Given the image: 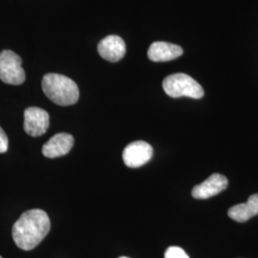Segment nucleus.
Here are the masks:
<instances>
[{"label": "nucleus", "mask_w": 258, "mask_h": 258, "mask_svg": "<svg viewBox=\"0 0 258 258\" xmlns=\"http://www.w3.org/2000/svg\"><path fill=\"white\" fill-rule=\"evenodd\" d=\"M50 118L46 111L38 107H29L24 111V130L32 137L43 135L49 128Z\"/></svg>", "instance_id": "obj_6"}, {"label": "nucleus", "mask_w": 258, "mask_h": 258, "mask_svg": "<svg viewBox=\"0 0 258 258\" xmlns=\"http://www.w3.org/2000/svg\"><path fill=\"white\" fill-rule=\"evenodd\" d=\"M165 258H189V256L182 248L172 246L166 249Z\"/></svg>", "instance_id": "obj_12"}, {"label": "nucleus", "mask_w": 258, "mask_h": 258, "mask_svg": "<svg viewBox=\"0 0 258 258\" xmlns=\"http://www.w3.org/2000/svg\"><path fill=\"white\" fill-rule=\"evenodd\" d=\"M74 146V137L68 133H58L42 147V154L47 158L64 156Z\"/></svg>", "instance_id": "obj_9"}, {"label": "nucleus", "mask_w": 258, "mask_h": 258, "mask_svg": "<svg viewBox=\"0 0 258 258\" xmlns=\"http://www.w3.org/2000/svg\"><path fill=\"white\" fill-rule=\"evenodd\" d=\"M51 229L46 212L34 209L24 212L13 227V238L19 249L31 250L46 237Z\"/></svg>", "instance_id": "obj_1"}, {"label": "nucleus", "mask_w": 258, "mask_h": 258, "mask_svg": "<svg viewBox=\"0 0 258 258\" xmlns=\"http://www.w3.org/2000/svg\"><path fill=\"white\" fill-rule=\"evenodd\" d=\"M229 181L224 175L215 173L210 176L203 183L195 185L191 191L195 199H209L225 190Z\"/></svg>", "instance_id": "obj_7"}, {"label": "nucleus", "mask_w": 258, "mask_h": 258, "mask_svg": "<svg viewBox=\"0 0 258 258\" xmlns=\"http://www.w3.org/2000/svg\"><path fill=\"white\" fill-rule=\"evenodd\" d=\"M0 258H2V257H1V256H0Z\"/></svg>", "instance_id": "obj_15"}, {"label": "nucleus", "mask_w": 258, "mask_h": 258, "mask_svg": "<svg viewBox=\"0 0 258 258\" xmlns=\"http://www.w3.org/2000/svg\"><path fill=\"white\" fill-rule=\"evenodd\" d=\"M98 52L105 60L117 62L125 55L126 46L121 37L112 35L104 37L99 42Z\"/></svg>", "instance_id": "obj_8"}, {"label": "nucleus", "mask_w": 258, "mask_h": 258, "mask_svg": "<svg viewBox=\"0 0 258 258\" xmlns=\"http://www.w3.org/2000/svg\"><path fill=\"white\" fill-rule=\"evenodd\" d=\"M258 214V194L249 196L247 203L231 207L228 215L234 221L244 223Z\"/></svg>", "instance_id": "obj_11"}, {"label": "nucleus", "mask_w": 258, "mask_h": 258, "mask_svg": "<svg viewBox=\"0 0 258 258\" xmlns=\"http://www.w3.org/2000/svg\"><path fill=\"white\" fill-rule=\"evenodd\" d=\"M163 88L166 95L174 99L188 97L198 100L204 96L203 87L190 76L183 73L166 77L163 82Z\"/></svg>", "instance_id": "obj_3"}, {"label": "nucleus", "mask_w": 258, "mask_h": 258, "mask_svg": "<svg viewBox=\"0 0 258 258\" xmlns=\"http://www.w3.org/2000/svg\"><path fill=\"white\" fill-rule=\"evenodd\" d=\"M120 258H128V257H125V256H122V257H120Z\"/></svg>", "instance_id": "obj_14"}, {"label": "nucleus", "mask_w": 258, "mask_h": 258, "mask_svg": "<svg viewBox=\"0 0 258 258\" xmlns=\"http://www.w3.org/2000/svg\"><path fill=\"white\" fill-rule=\"evenodd\" d=\"M153 156V148L144 141H137L129 144L122 152V160L125 166L137 168L146 165Z\"/></svg>", "instance_id": "obj_5"}, {"label": "nucleus", "mask_w": 258, "mask_h": 258, "mask_svg": "<svg viewBox=\"0 0 258 258\" xmlns=\"http://www.w3.org/2000/svg\"><path fill=\"white\" fill-rule=\"evenodd\" d=\"M9 141L4 130L0 127V153H5L8 150Z\"/></svg>", "instance_id": "obj_13"}, {"label": "nucleus", "mask_w": 258, "mask_h": 258, "mask_svg": "<svg viewBox=\"0 0 258 258\" xmlns=\"http://www.w3.org/2000/svg\"><path fill=\"white\" fill-rule=\"evenodd\" d=\"M25 72L22 68V59L11 50L0 53V80L11 85H20L25 82Z\"/></svg>", "instance_id": "obj_4"}, {"label": "nucleus", "mask_w": 258, "mask_h": 258, "mask_svg": "<svg viewBox=\"0 0 258 258\" xmlns=\"http://www.w3.org/2000/svg\"><path fill=\"white\" fill-rule=\"evenodd\" d=\"M41 86L47 98L57 105H72L78 102L80 97L77 83L63 75H45Z\"/></svg>", "instance_id": "obj_2"}, {"label": "nucleus", "mask_w": 258, "mask_h": 258, "mask_svg": "<svg viewBox=\"0 0 258 258\" xmlns=\"http://www.w3.org/2000/svg\"><path fill=\"white\" fill-rule=\"evenodd\" d=\"M182 47L165 41L153 42L148 49V58L154 62H164L178 58L183 55Z\"/></svg>", "instance_id": "obj_10"}]
</instances>
